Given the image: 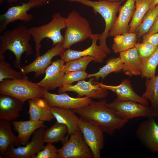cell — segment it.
Returning a JSON list of instances; mask_svg holds the SVG:
<instances>
[{"label":"cell","mask_w":158,"mask_h":158,"mask_svg":"<svg viewBox=\"0 0 158 158\" xmlns=\"http://www.w3.org/2000/svg\"><path fill=\"white\" fill-rule=\"evenodd\" d=\"M42 98L47 100L50 107H58L73 110L84 107L93 102L91 98L85 96L73 98L64 93L56 94L44 89Z\"/></svg>","instance_id":"obj_16"},{"label":"cell","mask_w":158,"mask_h":158,"mask_svg":"<svg viewBox=\"0 0 158 158\" xmlns=\"http://www.w3.org/2000/svg\"><path fill=\"white\" fill-rule=\"evenodd\" d=\"M31 37L29 29L23 24L5 30L0 36V53L4 55L6 50L11 51L15 56L13 65L20 69L22 54L29 56L32 53L33 49L29 42Z\"/></svg>","instance_id":"obj_2"},{"label":"cell","mask_w":158,"mask_h":158,"mask_svg":"<svg viewBox=\"0 0 158 158\" xmlns=\"http://www.w3.org/2000/svg\"><path fill=\"white\" fill-rule=\"evenodd\" d=\"M107 0L111 2H118L120 1H124L125 0Z\"/></svg>","instance_id":"obj_42"},{"label":"cell","mask_w":158,"mask_h":158,"mask_svg":"<svg viewBox=\"0 0 158 158\" xmlns=\"http://www.w3.org/2000/svg\"><path fill=\"white\" fill-rule=\"evenodd\" d=\"M44 89L29 81L26 76L17 79H7L0 83V94L9 95L21 101L43 97Z\"/></svg>","instance_id":"obj_6"},{"label":"cell","mask_w":158,"mask_h":158,"mask_svg":"<svg viewBox=\"0 0 158 158\" xmlns=\"http://www.w3.org/2000/svg\"><path fill=\"white\" fill-rule=\"evenodd\" d=\"M41 6L38 3L29 1L27 2H23L20 5L13 6L9 8L6 11L0 16V33L5 31L8 25L17 20L25 22L31 21L33 18L31 14L28 13L30 9Z\"/></svg>","instance_id":"obj_14"},{"label":"cell","mask_w":158,"mask_h":158,"mask_svg":"<svg viewBox=\"0 0 158 158\" xmlns=\"http://www.w3.org/2000/svg\"><path fill=\"white\" fill-rule=\"evenodd\" d=\"M146 79V90L141 96L149 100L151 107L158 111V75Z\"/></svg>","instance_id":"obj_31"},{"label":"cell","mask_w":158,"mask_h":158,"mask_svg":"<svg viewBox=\"0 0 158 158\" xmlns=\"http://www.w3.org/2000/svg\"><path fill=\"white\" fill-rule=\"evenodd\" d=\"M28 101L30 119L44 122L55 119L47 100L44 98L37 97L29 99Z\"/></svg>","instance_id":"obj_22"},{"label":"cell","mask_w":158,"mask_h":158,"mask_svg":"<svg viewBox=\"0 0 158 158\" xmlns=\"http://www.w3.org/2000/svg\"><path fill=\"white\" fill-rule=\"evenodd\" d=\"M106 105L118 116L128 121L139 117H158V111L134 101L116 99Z\"/></svg>","instance_id":"obj_7"},{"label":"cell","mask_w":158,"mask_h":158,"mask_svg":"<svg viewBox=\"0 0 158 158\" xmlns=\"http://www.w3.org/2000/svg\"><path fill=\"white\" fill-rule=\"evenodd\" d=\"M65 51L62 44H57L44 54L36 57V59L29 64L21 67L20 71L25 75L34 72L35 78H37L45 73L47 68L51 63V60L53 57L60 56Z\"/></svg>","instance_id":"obj_12"},{"label":"cell","mask_w":158,"mask_h":158,"mask_svg":"<svg viewBox=\"0 0 158 158\" xmlns=\"http://www.w3.org/2000/svg\"><path fill=\"white\" fill-rule=\"evenodd\" d=\"M65 63L61 59L52 62L45 71L44 78L37 83V85L47 91L62 86V79L65 74L62 68Z\"/></svg>","instance_id":"obj_17"},{"label":"cell","mask_w":158,"mask_h":158,"mask_svg":"<svg viewBox=\"0 0 158 158\" xmlns=\"http://www.w3.org/2000/svg\"><path fill=\"white\" fill-rule=\"evenodd\" d=\"M68 130L65 125L57 121L48 129L44 130L43 138L45 143H57L61 141L63 145L65 142V136Z\"/></svg>","instance_id":"obj_27"},{"label":"cell","mask_w":158,"mask_h":158,"mask_svg":"<svg viewBox=\"0 0 158 158\" xmlns=\"http://www.w3.org/2000/svg\"><path fill=\"white\" fill-rule=\"evenodd\" d=\"M88 74L85 71H79L66 72L63 76V85H70L74 82L84 80L87 78Z\"/></svg>","instance_id":"obj_36"},{"label":"cell","mask_w":158,"mask_h":158,"mask_svg":"<svg viewBox=\"0 0 158 158\" xmlns=\"http://www.w3.org/2000/svg\"><path fill=\"white\" fill-rule=\"evenodd\" d=\"M137 34L128 32L114 37L111 49L116 54L127 50L135 47L138 40Z\"/></svg>","instance_id":"obj_26"},{"label":"cell","mask_w":158,"mask_h":158,"mask_svg":"<svg viewBox=\"0 0 158 158\" xmlns=\"http://www.w3.org/2000/svg\"><path fill=\"white\" fill-rule=\"evenodd\" d=\"M66 24L62 44L65 49L90 38L93 34L88 20L75 10L71 11L66 18Z\"/></svg>","instance_id":"obj_5"},{"label":"cell","mask_w":158,"mask_h":158,"mask_svg":"<svg viewBox=\"0 0 158 158\" xmlns=\"http://www.w3.org/2000/svg\"><path fill=\"white\" fill-rule=\"evenodd\" d=\"M104 99L93 102L80 109H73L80 117L101 127L104 133L113 135L115 131L122 128L128 120L116 116L107 105Z\"/></svg>","instance_id":"obj_1"},{"label":"cell","mask_w":158,"mask_h":158,"mask_svg":"<svg viewBox=\"0 0 158 158\" xmlns=\"http://www.w3.org/2000/svg\"><path fill=\"white\" fill-rule=\"evenodd\" d=\"M97 83L101 87L115 93L118 99L131 100L149 106L148 100L139 96L135 92L130 82L128 79L123 80L119 85L116 86L105 85L102 81Z\"/></svg>","instance_id":"obj_19"},{"label":"cell","mask_w":158,"mask_h":158,"mask_svg":"<svg viewBox=\"0 0 158 158\" xmlns=\"http://www.w3.org/2000/svg\"><path fill=\"white\" fill-rule=\"evenodd\" d=\"M12 121L0 119V158H4L10 148L20 146L18 136L12 131Z\"/></svg>","instance_id":"obj_25"},{"label":"cell","mask_w":158,"mask_h":158,"mask_svg":"<svg viewBox=\"0 0 158 158\" xmlns=\"http://www.w3.org/2000/svg\"><path fill=\"white\" fill-rule=\"evenodd\" d=\"M94 60V57L87 56L69 61L66 62L63 66V71L65 73L71 71H85L89 63Z\"/></svg>","instance_id":"obj_34"},{"label":"cell","mask_w":158,"mask_h":158,"mask_svg":"<svg viewBox=\"0 0 158 158\" xmlns=\"http://www.w3.org/2000/svg\"><path fill=\"white\" fill-rule=\"evenodd\" d=\"M44 148L32 158H57V149L53 143L48 142Z\"/></svg>","instance_id":"obj_37"},{"label":"cell","mask_w":158,"mask_h":158,"mask_svg":"<svg viewBox=\"0 0 158 158\" xmlns=\"http://www.w3.org/2000/svg\"><path fill=\"white\" fill-rule=\"evenodd\" d=\"M123 63L122 71L130 77L141 75L142 61L134 47L119 53V56Z\"/></svg>","instance_id":"obj_21"},{"label":"cell","mask_w":158,"mask_h":158,"mask_svg":"<svg viewBox=\"0 0 158 158\" xmlns=\"http://www.w3.org/2000/svg\"><path fill=\"white\" fill-rule=\"evenodd\" d=\"M158 4V0H153L150 8H152Z\"/></svg>","instance_id":"obj_41"},{"label":"cell","mask_w":158,"mask_h":158,"mask_svg":"<svg viewBox=\"0 0 158 158\" xmlns=\"http://www.w3.org/2000/svg\"><path fill=\"white\" fill-rule=\"evenodd\" d=\"M71 2L78 3L86 6L92 8L95 14L99 13L103 18L105 23L103 32L101 34L99 40V44L107 54L111 50L107 46L106 40L109 36V31L115 23L121 4L123 2H111L106 0L94 1L91 0H64Z\"/></svg>","instance_id":"obj_3"},{"label":"cell","mask_w":158,"mask_h":158,"mask_svg":"<svg viewBox=\"0 0 158 158\" xmlns=\"http://www.w3.org/2000/svg\"><path fill=\"white\" fill-rule=\"evenodd\" d=\"M158 32V15L156 20L148 32L146 34L147 35H151L154 33Z\"/></svg>","instance_id":"obj_39"},{"label":"cell","mask_w":158,"mask_h":158,"mask_svg":"<svg viewBox=\"0 0 158 158\" xmlns=\"http://www.w3.org/2000/svg\"><path fill=\"white\" fill-rule=\"evenodd\" d=\"M158 15V4L146 12L135 32L137 34V38L139 40L147 34L154 24Z\"/></svg>","instance_id":"obj_30"},{"label":"cell","mask_w":158,"mask_h":158,"mask_svg":"<svg viewBox=\"0 0 158 158\" xmlns=\"http://www.w3.org/2000/svg\"><path fill=\"white\" fill-rule=\"evenodd\" d=\"M18 0H7V1L10 3L16 2Z\"/></svg>","instance_id":"obj_43"},{"label":"cell","mask_w":158,"mask_h":158,"mask_svg":"<svg viewBox=\"0 0 158 158\" xmlns=\"http://www.w3.org/2000/svg\"><path fill=\"white\" fill-rule=\"evenodd\" d=\"M90 78L87 81H79L75 85H63L59 87L58 92L61 94L67 91L74 92L77 94L78 97L85 96L100 100L105 98L108 94V90L100 87L97 81H94V77Z\"/></svg>","instance_id":"obj_10"},{"label":"cell","mask_w":158,"mask_h":158,"mask_svg":"<svg viewBox=\"0 0 158 158\" xmlns=\"http://www.w3.org/2000/svg\"><path fill=\"white\" fill-rule=\"evenodd\" d=\"M153 0H135V9L129 24L128 32H135L145 14L150 8Z\"/></svg>","instance_id":"obj_29"},{"label":"cell","mask_w":158,"mask_h":158,"mask_svg":"<svg viewBox=\"0 0 158 158\" xmlns=\"http://www.w3.org/2000/svg\"><path fill=\"white\" fill-rule=\"evenodd\" d=\"M123 63L119 57H111L107 60L105 65L99 68L98 72L88 74L87 78L93 77L97 80L101 78L103 80L111 73H118L121 72L123 68Z\"/></svg>","instance_id":"obj_28"},{"label":"cell","mask_w":158,"mask_h":158,"mask_svg":"<svg viewBox=\"0 0 158 158\" xmlns=\"http://www.w3.org/2000/svg\"><path fill=\"white\" fill-rule=\"evenodd\" d=\"M45 128H40L35 131L30 141L25 145L10 148L4 158H32L44 148L43 133Z\"/></svg>","instance_id":"obj_11"},{"label":"cell","mask_w":158,"mask_h":158,"mask_svg":"<svg viewBox=\"0 0 158 158\" xmlns=\"http://www.w3.org/2000/svg\"><path fill=\"white\" fill-rule=\"evenodd\" d=\"M78 127L84 141L91 150L93 158H100L101 151L104 145V132L101 127L80 117Z\"/></svg>","instance_id":"obj_8"},{"label":"cell","mask_w":158,"mask_h":158,"mask_svg":"<svg viewBox=\"0 0 158 158\" xmlns=\"http://www.w3.org/2000/svg\"><path fill=\"white\" fill-rule=\"evenodd\" d=\"M50 110L56 121L65 125L68 128V133L65 137L66 142L69 136L78 128L79 117L71 109L53 107H50Z\"/></svg>","instance_id":"obj_23"},{"label":"cell","mask_w":158,"mask_h":158,"mask_svg":"<svg viewBox=\"0 0 158 158\" xmlns=\"http://www.w3.org/2000/svg\"><path fill=\"white\" fill-rule=\"evenodd\" d=\"M142 42H148L158 47V32L150 35L146 34L142 36Z\"/></svg>","instance_id":"obj_38"},{"label":"cell","mask_w":158,"mask_h":158,"mask_svg":"<svg viewBox=\"0 0 158 158\" xmlns=\"http://www.w3.org/2000/svg\"><path fill=\"white\" fill-rule=\"evenodd\" d=\"M48 0H29L30 1H34L40 4L41 6L42 5L48 3Z\"/></svg>","instance_id":"obj_40"},{"label":"cell","mask_w":158,"mask_h":158,"mask_svg":"<svg viewBox=\"0 0 158 158\" xmlns=\"http://www.w3.org/2000/svg\"><path fill=\"white\" fill-rule=\"evenodd\" d=\"M66 28V18L60 13H56L52 16V19L47 24L29 29L35 43L36 57L40 55V43L45 38L51 40L53 47L58 43L63 44L64 37L61 30Z\"/></svg>","instance_id":"obj_4"},{"label":"cell","mask_w":158,"mask_h":158,"mask_svg":"<svg viewBox=\"0 0 158 158\" xmlns=\"http://www.w3.org/2000/svg\"><path fill=\"white\" fill-rule=\"evenodd\" d=\"M158 65V47L150 57L142 61L141 69V77L146 79H149L155 76Z\"/></svg>","instance_id":"obj_33"},{"label":"cell","mask_w":158,"mask_h":158,"mask_svg":"<svg viewBox=\"0 0 158 158\" xmlns=\"http://www.w3.org/2000/svg\"><path fill=\"white\" fill-rule=\"evenodd\" d=\"M13 130L18 133V137L20 145H25L33 133L40 128H47L44 121L30 119L27 121H12Z\"/></svg>","instance_id":"obj_24"},{"label":"cell","mask_w":158,"mask_h":158,"mask_svg":"<svg viewBox=\"0 0 158 158\" xmlns=\"http://www.w3.org/2000/svg\"><path fill=\"white\" fill-rule=\"evenodd\" d=\"M70 135L63 146L57 150V158H93L79 128Z\"/></svg>","instance_id":"obj_9"},{"label":"cell","mask_w":158,"mask_h":158,"mask_svg":"<svg viewBox=\"0 0 158 158\" xmlns=\"http://www.w3.org/2000/svg\"><path fill=\"white\" fill-rule=\"evenodd\" d=\"M25 76L20 71L12 68L10 64L5 61L4 55L0 53V82L7 79H17Z\"/></svg>","instance_id":"obj_32"},{"label":"cell","mask_w":158,"mask_h":158,"mask_svg":"<svg viewBox=\"0 0 158 158\" xmlns=\"http://www.w3.org/2000/svg\"><path fill=\"white\" fill-rule=\"evenodd\" d=\"M23 103L11 96L0 94V119L12 121L20 116Z\"/></svg>","instance_id":"obj_20"},{"label":"cell","mask_w":158,"mask_h":158,"mask_svg":"<svg viewBox=\"0 0 158 158\" xmlns=\"http://www.w3.org/2000/svg\"><path fill=\"white\" fill-rule=\"evenodd\" d=\"M135 0H127L121 6L119 14L109 33V36H116L128 32V23L132 18L135 9Z\"/></svg>","instance_id":"obj_18"},{"label":"cell","mask_w":158,"mask_h":158,"mask_svg":"<svg viewBox=\"0 0 158 158\" xmlns=\"http://www.w3.org/2000/svg\"><path fill=\"white\" fill-rule=\"evenodd\" d=\"M153 118L141 122L135 131L136 137L152 152H158V124Z\"/></svg>","instance_id":"obj_13"},{"label":"cell","mask_w":158,"mask_h":158,"mask_svg":"<svg viewBox=\"0 0 158 158\" xmlns=\"http://www.w3.org/2000/svg\"><path fill=\"white\" fill-rule=\"evenodd\" d=\"M135 47L142 61L150 57L158 47L148 42L136 43Z\"/></svg>","instance_id":"obj_35"},{"label":"cell","mask_w":158,"mask_h":158,"mask_svg":"<svg viewBox=\"0 0 158 158\" xmlns=\"http://www.w3.org/2000/svg\"><path fill=\"white\" fill-rule=\"evenodd\" d=\"M100 35L98 33L93 34L90 38L92 41L91 45L84 50L78 51L70 48L67 49L60 56L61 59L66 63L82 57L90 56L94 58V62L102 63L107 54L100 45L97 44Z\"/></svg>","instance_id":"obj_15"}]
</instances>
